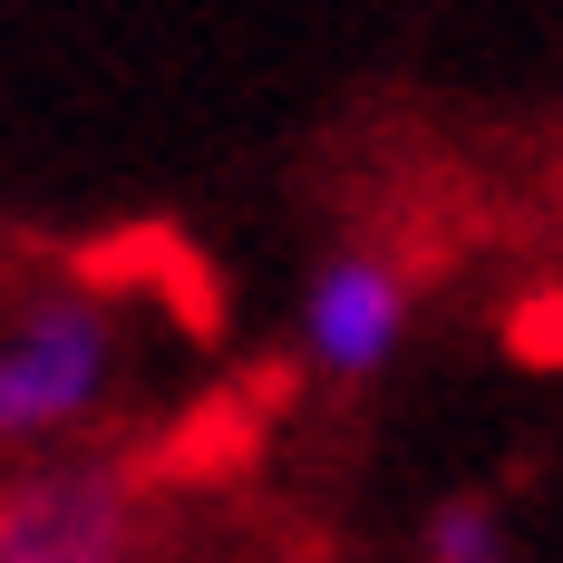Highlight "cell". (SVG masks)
<instances>
[{
    "instance_id": "6da1fadb",
    "label": "cell",
    "mask_w": 563,
    "mask_h": 563,
    "mask_svg": "<svg viewBox=\"0 0 563 563\" xmlns=\"http://www.w3.org/2000/svg\"><path fill=\"white\" fill-rule=\"evenodd\" d=\"M117 379V331L98 291H40L0 331V448H40L58 428H88Z\"/></svg>"
},
{
    "instance_id": "7a4b0ae2",
    "label": "cell",
    "mask_w": 563,
    "mask_h": 563,
    "mask_svg": "<svg viewBox=\"0 0 563 563\" xmlns=\"http://www.w3.org/2000/svg\"><path fill=\"white\" fill-rule=\"evenodd\" d=\"M136 554V476L108 456L30 466L0 486V563H126Z\"/></svg>"
},
{
    "instance_id": "3957f363",
    "label": "cell",
    "mask_w": 563,
    "mask_h": 563,
    "mask_svg": "<svg viewBox=\"0 0 563 563\" xmlns=\"http://www.w3.org/2000/svg\"><path fill=\"white\" fill-rule=\"evenodd\" d=\"M398 340H408V282H398V263H379V253H331L311 273V301H301L311 369L369 379V369H389Z\"/></svg>"
},
{
    "instance_id": "277c9868",
    "label": "cell",
    "mask_w": 563,
    "mask_h": 563,
    "mask_svg": "<svg viewBox=\"0 0 563 563\" xmlns=\"http://www.w3.org/2000/svg\"><path fill=\"white\" fill-rule=\"evenodd\" d=\"M253 438H263V408H253V398H205L166 448H156V476L214 486V476H233V466H253Z\"/></svg>"
},
{
    "instance_id": "5b68a950",
    "label": "cell",
    "mask_w": 563,
    "mask_h": 563,
    "mask_svg": "<svg viewBox=\"0 0 563 563\" xmlns=\"http://www.w3.org/2000/svg\"><path fill=\"white\" fill-rule=\"evenodd\" d=\"M418 554L428 563H506V515L486 506V496H448V506L428 515Z\"/></svg>"
},
{
    "instance_id": "8992f818",
    "label": "cell",
    "mask_w": 563,
    "mask_h": 563,
    "mask_svg": "<svg viewBox=\"0 0 563 563\" xmlns=\"http://www.w3.org/2000/svg\"><path fill=\"white\" fill-rule=\"evenodd\" d=\"M506 350H515V369H563V291H525L515 301Z\"/></svg>"
}]
</instances>
